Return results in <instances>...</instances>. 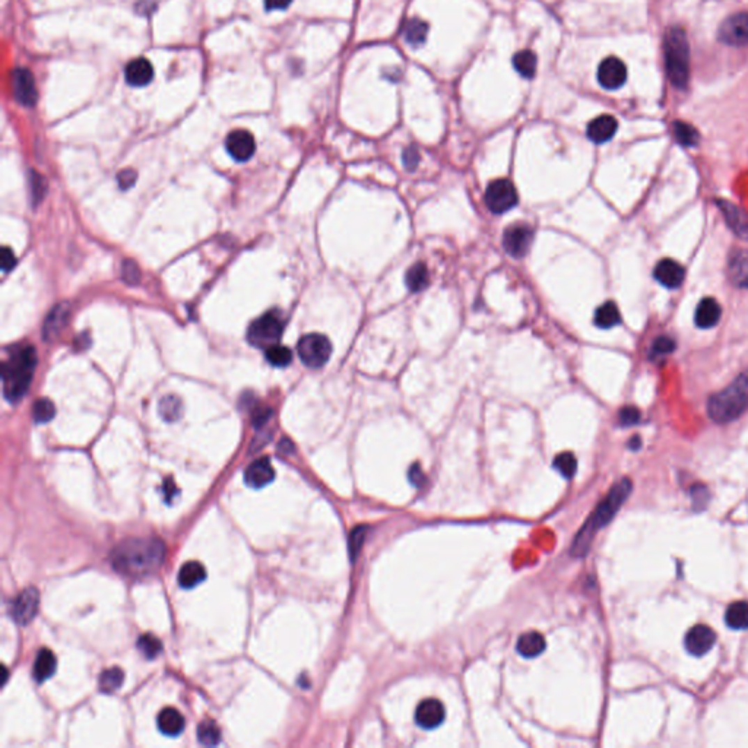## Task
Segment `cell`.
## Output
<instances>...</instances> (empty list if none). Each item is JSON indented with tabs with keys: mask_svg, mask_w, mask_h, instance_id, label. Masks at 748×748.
<instances>
[{
	"mask_svg": "<svg viewBox=\"0 0 748 748\" xmlns=\"http://www.w3.org/2000/svg\"><path fill=\"white\" fill-rule=\"evenodd\" d=\"M166 544L157 538H134L118 544L111 552V564L127 576L151 575L166 560Z\"/></svg>",
	"mask_w": 748,
	"mask_h": 748,
	"instance_id": "1",
	"label": "cell"
},
{
	"mask_svg": "<svg viewBox=\"0 0 748 748\" xmlns=\"http://www.w3.org/2000/svg\"><path fill=\"white\" fill-rule=\"evenodd\" d=\"M633 490V484L628 478H623L618 483L611 487L608 494L604 497V500L598 504L595 512L591 515V517L586 520L585 525L577 532L575 541L572 544V556L573 557H583L588 554L591 548V544L593 541L595 533L605 528L608 523L614 519L617 512L621 508L623 503L630 496Z\"/></svg>",
	"mask_w": 748,
	"mask_h": 748,
	"instance_id": "2",
	"label": "cell"
},
{
	"mask_svg": "<svg viewBox=\"0 0 748 748\" xmlns=\"http://www.w3.org/2000/svg\"><path fill=\"white\" fill-rule=\"evenodd\" d=\"M37 367V351L33 345H17L10 350L2 364L3 395L10 403H17L28 392Z\"/></svg>",
	"mask_w": 748,
	"mask_h": 748,
	"instance_id": "3",
	"label": "cell"
},
{
	"mask_svg": "<svg viewBox=\"0 0 748 748\" xmlns=\"http://www.w3.org/2000/svg\"><path fill=\"white\" fill-rule=\"evenodd\" d=\"M748 410V370L742 371L729 386L709 398L708 414L717 424L738 420Z\"/></svg>",
	"mask_w": 748,
	"mask_h": 748,
	"instance_id": "4",
	"label": "cell"
},
{
	"mask_svg": "<svg viewBox=\"0 0 748 748\" xmlns=\"http://www.w3.org/2000/svg\"><path fill=\"white\" fill-rule=\"evenodd\" d=\"M664 50L667 75L671 84L684 89L690 77V47L683 28L674 26L665 34Z\"/></svg>",
	"mask_w": 748,
	"mask_h": 748,
	"instance_id": "5",
	"label": "cell"
},
{
	"mask_svg": "<svg viewBox=\"0 0 748 748\" xmlns=\"http://www.w3.org/2000/svg\"><path fill=\"white\" fill-rule=\"evenodd\" d=\"M283 319L276 310L267 311L260 318L253 320L247 329V341L250 345L267 350L279 343L283 332Z\"/></svg>",
	"mask_w": 748,
	"mask_h": 748,
	"instance_id": "6",
	"label": "cell"
},
{
	"mask_svg": "<svg viewBox=\"0 0 748 748\" xmlns=\"http://www.w3.org/2000/svg\"><path fill=\"white\" fill-rule=\"evenodd\" d=\"M297 352L309 368H322L331 358L332 343L322 334H309L298 341Z\"/></svg>",
	"mask_w": 748,
	"mask_h": 748,
	"instance_id": "7",
	"label": "cell"
},
{
	"mask_svg": "<svg viewBox=\"0 0 748 748\" xmlns=\"http://www.w3.org/2000/svg\"><path fill=\"white\" fill-rule=\"evenodd\" d=\"M484 202L492 214H504L517 203V192L515 185L507 178L492 180L484 193Z\"/></svg>",
	"mask_w": 748,
	"mask_h": 748,
	"instance_id": "8",
	"label": "cell"
},
{
	"mask_svg": "<svg viewBox=\"0 0 748 748\" xmlns=\"http://www.w3.org/2000/svg\"><path fill=\"white\" fill-rule=\"evenodd\" d=\"M533 240V230L525 222H516L508 226L503 234V247L507 254L515 259L527 256Z\"/></svg>",
	"mask_w": 748,
	"mask_h": 748,
	"instance_id": "9",
	"label": "cell"
},
{
	"mask_svg": "<svg viewBox=\"0 0 748 748\" xmlns=\"http://www.w3.org/2000/svg\"><path fill=\"white\" fill-rule=\"evenodd\" d=\"M719 40L732 47L748 44V12H740L728 17L719 26Z\"/></svg>",
	"mask_w": 748,
	"mask_h": 748,
	"instance_id": "10",
	"label": "cell"
},
{
	"mask_svg": "<svg viewBox=\"0 0 748 748\" xmlns=\"http://www.w3.org/2000/svg\"><path fill=\"white\" fill-rule=\"evenodd\" d=\"M40 607V593L36 588L24 589L10 605V616L15 623L20 625H26L31 623Z\"/></svg>",
	"mask_w": 748,
	"mask_h": 748,
	"instance_id": "11",
	"label": "cell"
},
{
	"mask_svg": "<svg viewBox=\"0 0 748 748\" xmlns=\"http://www.w3.org/2000/svg\"><path fill=\"white\" fill-rule=\"evenodd\" d=\"M13 97L21 106L34 107L38 100V91L33 73L25 68H18L12 72Z\"/></svg>",
	"mask_w": 748,
	"mask_h": 748,
	"instance_id": "12",
	"label": "cell"
},
{
	"mask_svg": "<svg viewBox=\"0 0 748 748\" xmlns=\"http://www.w3.org/2000/svg\"><path fill=\"white\" fill-rule=\"evenodd\" d=\"M716 643V633L713 628L706 624H697L687 632L684 637V646L687 652L693 656L706 655Z\"/></svg>",
	"mask_w": 748,
	"mask_h": 748,
	"instance_id": "13",
	"label": "cell"
},
{
	"mask_svg": "<svg viewBox=\"0 0 748 748\" xmlns=\"http://www.w3.org/2000/svg\"><path fill=\"white\" fill-rule=\"evenodd\" d=\"M226 148L233 159L238 162H246L256 153V142H254V138L250 132L244 129H237L233 130L227 137Z\"/></svg>",
	"mask_w": 748,
	"mask_h": 748,
	"instance_id": "14",
	"label": "cell"
},
{
	"mask_svg": "<svg viewBox=\"0 0 748 748\" xmlns=\"http://www.w3.org/2000/svg\"><path fill=\"white\" fill-rule=\"evenodd\" d=\"M598 82L605 89H618L627 81V68L618 57H607L598 68Z\"/></svg>",
	"mask_w": 748,
	"mask_h": 748,
	"instance_id": "15",
	"label": "cell"
},
{
	"mask_svg": "<svg viewBox=\"0 0 748 748\" xmlns=\"http://www.w3.org/2000/svg\"><path fill=\"white\" fill-rule=\"evenodd\" d=\"M446 709L437 699H426L415 709V722L424 729H435L443 724Z\"/></svg>",
	"mask_w": 748,
	"mask_h": 748,
	"instance_id": "16",
	"label": "cell"
},
{
	"mask_svg": "<svg viewBox=\"0 0 748 748\" xmlns=\"http://www.w3.org/2000/svg\"><path fill=\"white\" fill-rule=\"evenodd\" d=\"M716 205L724 214L725 222L731 228V231L735 235H738L740 238L748 240V214L744 211V209L725 199H717Z\"/></svg>",
	"mask_w": 748,
	"mask_h": 748,
	"instance_id": "17",
	"label": "cell"
},
{
	"mask_svg": "<svg viewBox=\"0 0 748 748\" xmlns=\"http://www.w3.org/2000/svg\"><path fill=\"white\" fill-rule=\"evenodd\" d=\"M726 272L731 283L737 288L748 290V250L734 249L729 253Z\"/></svg>",
	"mask_w": 748,
	"mask_h": 748,
	"instance_id": "18",
	"label": "cell"
},
{
	"mask_svg": "<svg viewBox=\"0 0 748 748\" xmlns=\"http://www.w3.org/2000/svg\"><path fill=\"white\" fill-rule=\"evenodd\" d=\"M653 276L662 287L669 288V290H676L681 287V283L684 282L685 269L677 260L662 259L655 266Z\"/></svg>",
	"mask_w": 748,
	"mask_h": 748,
	"instance_id": "19",
	"label": "cell"
},
{
	"mask_svg": "<svg viewBox=\"0 0 748 748\" xmlns=\"http://www.w3.org/2000/svg\"><path fill=\"white\" fill-rule=\"evenodd\" d=\"M275 480V469L267 458L256 459L244 472V483L254 490L263 488Z\"/></svg>",
	"mask_w": 748,
	"mask_h": 748,
	"instance_id": "20",
	"label": "cell"
},
{
	"mask_svg": "<svg viewBox=\"0 0 748 748\" xmlns=\"http://www.w3.org/2000/svg\"><path fill=\"white\" fill-rule=\"evenodd\" d=\"M125 79L130 86L141 88L146 86L154 79V68L145 57H138L132 61L125 69Z\"/></svg>",
	"mask_w": 748,
	"mask_h": 748,
	"instance_id": "21",
	"label": "cell"
},
{
	"mask_svg": "<svg viewBox=\"0 0 748 748\" xmlns=\"http://www.w3.org/2000/svg\"><path fill=\"white\" fill-rule=\"evenodd\" d=\"M618 123L616 117L609 114H602L600 117L593 118V120L588 125L586 134L588 138L595 143H605L612 139L617 132Z\"/></svg>",
	"mask_w": 748,
	"mask_h": 748,
	"instance_id": "22",
	"label": "cell"
},
{
	"mask_svg": "<svg viewBox=\"0 0 748 748\" xmlns=\"http://www.w3.org/2000/svg\"><path fill=\"white\" fill-rule=\"evenodd\" d=\"M721 316H722L721 304L717 303L715 298L706 297L697 304L696 313H694V320L699 327L710 329L717 325V322L721 320Z\"/></svg>",
	"mask_w": 748,
	"mask_h": 748,
	"instance_id": "23",
	"label": "cell"
},
{
	"mask_svg": "<svg viewBox=\"0 0 748 748\" xmlns=\"http://www.w3.org/2000/svg\"><path fill=\"white\" fill-rule=\"evenodd\" d=\"M157 724L164 735L177 737L185 729V717L177 709L166 708L159 712Z\"/></svg>",
	"mask_w": 748,
	"mask_h": 748,
	"instance_id": "24",
	"label": "cell"
},
{
	"mask_svg": "<svg viewBox=\"0 0 748 748\" xmlns=\"http://www.w3.org/2000/svg\"><path fill=\"white\" fill-rule=\"evenodd\" d=\"M69 314H70V310L68 304L56 306L46 318V323H44V329H42L44 339H52L53 336L59 335V332H61L66 326Z\"/></svg>",
	"mask_w": 748,
	"mask_h": 748,
	"instance_id": "25",
	"label": "cell"
},
{
	"mask_svg": "<svg viewBox=\"0 0 748 748\" xmlns=\"http://www.w3.org/2000/svg\"><path fill=\"white\" fill-rule=\"evenodd\" d=\"M545 639L538 632L523 633L519 640L516 649L523 657H536L545 650Z\"/></svg>",
	"mask_w": 748,
	"mask_h": 748,
	"instance_id": "26",
	"label": "cell"
},
{
	"mask_svg": "<svg viewBox=\"0 0 748 748\" xmlns=\"http://www.w3.org/2000/svg\"><path fill=\"white\" fill-rule=\"evenodd\" d=\"M205 579L206 570L203 564H201L199 561H189L180 568V572H178V585L185 589L198 586Z\"/></svg>",
	"mask_w": 748,
	"mask_h": 748,
	"instance_id": "27",
	"label": "cell"
},
{
	"mask_svg": "<svg viewBox=\"0 0 748 748\" xmlns=\"http://www.w3.org/2000/svg\"><path fill=\"white\" fill-rule=\"evenodd\" d=\"M56 656L50 649H41L34 664V680L37 683L47 681L56 672Z\"/></svg>",
	"mask_w": 748,
	"mask_h": 748,
	"instance_id": "28",
	"label": "cell"
},
{
	"mask_svg": "<svg viewBox=\"0 0 748 748\" xmlns=\"http://www.w3.org/2000/svg\"><path fill=\"white\" fill-rule=\"evenodd\" d=\"M593 322L601 329H611L621 323V314L614 302H607L601 304L595 311Z\"/></svg>",
	"mask_w": 748,
	"mask_h": 748,
	"instance_id": "29",
	"label": "cell"
},
{
	"mask_svg": "<svg viewBox=\"0 0 748 748\" xmlns=\"http://www.w3.org/2000/svg\"><path fill=\"white\" fill-rule=\"evenodd\" d=\"M725 621L732 630H747L748 628V602L737 601L731 604L725 612Z\"/></svg>",
	"mask_w": 748,
	"mask_h": 748,
	"instance_id": "30",
	"label": "cell"
},
{
	"mask_svg": "<svg viewBox=\"0 0 748 748\" xmlns=\"http://www.w3.org/2000/svg\"><path fill=\"white\" fill-rule=\"evenodd\" d=\"M427 33L428 25L421 20L414 18L405 24V28H403V38H405L410 46L420 47L427 38Z\"/></svg>",
	"mask_w": 748,
	"mask_h": 748,
	"instance_id": "31",
	"label": "cell"
},
{
	"mask_svg": "<svg viewBox=\"0 0 748 748\" xmlns=\"http://www.w3.org/2000/svg\"><path fill=\"white\" fill-rule=\"evenodd\" d=\"M428 269L423 262L412 265L405 275V283L412 293L423 291L428 286Z\"/></svg>",
	"mask_w": 748,
	"mask_h": 748,
	"instance_id": "32",
	"label": "cell"
},
{
	"mask_svg": "<svg viewBox=\"0 0 748 748\" xmlns=\"http://www.w3.org/2000/svg\"><path fill=\"white\" fill-rule=\"evenodd\" d=\"M536 54L531 50H522L513 57V66L523 78H532L536 72Z\"/></svg>",
	"mask_w": 748,
	"mask_h": 748,
	"instance_id": "33",
	"label": "cell"
},
{
	"mask_svg": "<svg viewBox=\"0 0 748 748\" xmlns=\"http://www.w3.org/2000/svg\"><path fill=\"white\" fill-rule=\"evenodd\" d=\"M123 681H125V672L120 668L113 667L110 669L104 671L100 676V690L106 694H111L122 687Z\"/></svg>",
	"mask_w": 748,
	"mask_h": 748,
	"instance_id": "34",
	"label": "cell"
},
{
	"mask_svg": "<svg viewBox=\"0 0 748 748\" xmlns=\"http://www.w3.org/2000/svg\"><path fill=\"white\" fill-rule=\"evenodd\" d=\"M158 410H159V415L169 423L177 421L178 418H180L182 414H183L182 400L178 399L177 396H174V395H169L166 398H162L159 400Z\"/></svg>",
	"mask_w": 748,
	"mask_h": 748,
	"instance_id": "35",
	"label": "cell"
},
{
	"mask_svg": "<svg viewBox=\"0 0 748 748\" xmlns=\"http://www.w3.org/2000/svg\"><path fill=\"white\" fill-rule=\"evenodd\" d=\"M672 132H674L676 141L683 146H696L699 143L700 134L696 130V127L692 125H688L685 122H674V125H672Z\"/></svg>",
	"mask_w": 748,
	"mask_h": 748,
	"instance_id": "36",
	"label": "cell"
},
{
	"mask_svg": "<svg viewBox=\"0 0 748 748\" xmlns=\"http://www.w3.org/2000/svg\"><path fill=\"white\" fill-rule=\"evenodd\" d=\"M198 740L201 741V744L208 745V747L219 744L221 731L218 725L214 721H203L198 726Z\"/></svg>",
	"mask_w": 748,
	"mask_h": 748,
	"instance_id": "37",
	"label": "cell"
},
{
	"mask_svg": "<svg viewBox=\"0 0 748 748\" xmlns=\"http://www.w3.org/2000/svg\"><path fill=\"white\" fill-rule=\"evenodd\" d=\"M552 465H554V468L564 478H567V480H570V478H573L576 471H577V459L572 452H563V453L556 456L554 463H552Z\"/></svg>",
	"mask_w": 748,
	"mask_h": 748,
	"instance_id": "38",
	"label": "cell"
},
{
	"mask_svg": "<svg viewBox=\"0 0 748 748\" xmlns=\"http://www.w3.org/2000/svg\"><path fill=\"white\" fill-rule=\"evenodd\" d=\"M33 415H34V421L38 423V424H46L49 421H52L54 415H56V407L54 403L47 399V398H41L38 399L36 403H34V408H33Z\"/></svg>",
	"mask_w": 748,
	"mask_h": 748,
	"instance_id": "39",
	"label": "cell"
},
{
	"mask_svg": "<svg viewBox=\"0 0 748 748\" xmlns=\"http://www.w3.org/2000/svg\"><path fill=\"white\" fill-rule=\"evenodd\" d=\"M138 649L146 657V660H155L162 652V645L159 639L153 634H142L138 639Z\"/></svg>",
	"mask_w": 748,
	"mask_h": 748,
	"instance_id": "40",
	"label": "cell"
},
{
	"mask_svg": "<svg viewBox=\"0 0 748 748\" xmlns=\"http://www.w3.org/2000/svg\"><path fill=\"white\" fill-rule=\"evenodd\" d=\"M266 360L275 367H287L293 360V354L287 347L276 343V345L266 350Z\"/></svg>",
	"mask_w": 748,
	"mask_h": 748,
	"instance_id": "41",
	"label": "cell"
},
{
	"mask_svg": "<svg viewBox=\"0 0 748 748\" xmlns=\"http://www.w3.org/2000/svg\"><path fill=\"white\" fill-rule=\"evenodd\" d=\"M368 532V527L367 525H360V527H355L351 533H350V540H348V548H350V557L351 560L354 561L358 554H360V550L366 541V535Z\"/></svg>",
	"mask_w": 748,
	"mask_h": 748,
	"instance_id": "42",
	"label": "cell"
},
{
	"mask_svg": "<svg viewBox=\"0 0 748 748\" xmlns=\"http://www.w3.org/2000/svg\"><path fill=\"white\" fill-rule=\"evenodd\" d=\"M676 348H677V343L674 339L669 336H660V338H656L655 342L652 343L650 357H655V358L665 357L674 352Z\"/></svg>",
	"mask_w": 748,
	"mask_h": 748,
	"instance_id": "43",
	"label": "cell"
},
{
	"mask_svg": "<svg viewBox=\"0 0 748 748\" xmlns=\"http://www.w3.org/2000/svg\"><path fill=\"white\" fill-rule=\"evenodd\" d=\"M690 496H692V500H693V504H694V508L696 511H701V508H705L710 500V492L709 490L701 485V484H696L690 488Z\"/></svg>",
	"mask_w": 748,
	"mask_h": 748,
	"instance_id": "44",
	"label": "cell"
},
{
	"mask_svg": "<svg viewBox=\"0 0 748 748\" xmlns=\"http://www.w3.org/2000/svg\"><path fill=\"white\" fill-rule=\"evenodd\" d=\"M641 418L640 411L636 407H624L618 412V421L623 427H632L636 426Z\"/></svg>",
	"mask_w": 748,
	"mask_h": 748,
	"instance_id": "45",
	"label": "cell"
},
{
	"mask_svg": "<svg viewBox=\"0 0 748 748\" xmlns=\"http://www.w3.org/2000/svg\"><path fill=\"white\" fill-rule=\"evenodd\" d=\"M420 158H421L420 153H418V149L414 145L403 149L402 162H403V166H405V169L408 171H414L418 167V164H420Z\"/></svg>",
	"mask_w": 748,
	"mask_h": 748,
	"instance_id": "46",
	"label": "cell"
},
{
	"mask_svg": "<svg viewBox=\"0 0 748 748\" xmlns=\"http://www.w3.org/2000/svg\"><path fill=\"white\" fill-rule=\"evenodd\" d=\"M123 278L129 283H138V281L141 278V271L138 269V266L134 265L133 262H125V265H123Z\"/></svg>",
	"mask_w": 748,
	"mask_h": 748,
	"instance_id": "47",
	"label": "cell"
},
{
	"mask_svg": "<svg viewBox=\"0 0 748 748\" xmlns=\"http://www.w3.org/2000/svg\"><path fill=\"white\" fill-rule=\"evenodd\" d=\"M0 262H2L3 272H9L17 265V258H15L13 251L9 247L2 249V256H0Z\"/></svg>",
	"mask_w": 748,
	"mask_h": 748,
	"instance_id": "48",
	"label": "cell"
},
{
	"mask_svg": "<svg viewBox=\"0 0 748 748\" xmlns=\"http://www.w3.org/2000/svg\"><path fill=\"white\" fill-rule=\"evenodd\" d=\"M31 193H33V198L36 202H38L42 194H44V190H46V186H44V180L42 178L36 173L33 174V180H31Z\"/></svg>",
	"mask_w": 748,
	"mask_h": 748,
	"instance_id": "49",
	"label": "cell"
},
{
	"mask_svg": "<svg viewBox=\"0 0 748 748\" xmlns=\"http://www.w3.org/2000/svg\"><path fill=\"white\" fill-rule=\"evenodd\" d=\"M117 180H118V185H120V187L125 190V189H129L134 185V180H137V173L132 171V170H125L122 171L120 174L117 176Z\"/></svg>",
	"mask_w": 748,
	"mask_h": 748,
	"instance_id": "50",
	"label": "cell"
},
{
	"mask_svg": "<svg viewBox=\"0 0 748 748\" xmlns=\"http://www.w3.org/2000/svg\"><path fill=\"white\" fill-rule=\"evenodd\" d=\"M293 3V0H265V9L267 12L283 10Z\"/></svg>",
	"mask_w": 748,
	"mask_h": 748,
	"instance_id": "51",
	"label": "cell"
},
{
	"mask_svg": "<svg viewBox=\"0 0 748 748\" xmlns=\"http://www.w3.org/2000/svg\"><path fill=\"white\" fill-rule=\"evenodd\" d=\"M410 478H411V483L415 484L416 487L423 485L426 483V480H427V476L423 474L420 465H412V468L410 471Z\"/></svg>",
	"mask_w": 748,
	"mask_h": 748,
	"instance_id": "52",
	"label": "cell"
},
{
	"mask_svg": "<svg viewBox=\"0 0 748 748\" xmlns=\"http://www.w3.org/2000/svg\"><path fill=\"white\" fill-rule=\"evenodd\" d=\"M271 414H272V411L267 410V408L258 410L253 415V424L256 427H262L269 420V418H271Z\"/></svg>",
	"mask_w": 748,
	"mask_h": 748,
	"instance_id": "53",
	"label": "cell"
},
{
	"mask_svg": "<svg viewBox=\"0 0 748 748\" xmlns=\"http://www.w3.org/2000/svg\"><path fill=\"white\" fill-rule=\"evenodd\" d=\"M640 446H641V440L639 436H634L630 442H628V447H630L632 451H639Z\"/></svg>",
	"mask_w": 748,
	"mask_h": 748,
	"instance_id": "54",
	"label": "cell"
}]
</instances>
